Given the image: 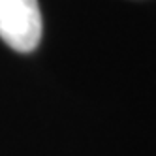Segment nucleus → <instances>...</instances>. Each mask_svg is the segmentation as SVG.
<instances>
[{
    "label": "nucleus",
    "instance_id": "f257e3e1",
    "mask_svg": "<svg viewBox=\"0 0 156 156\" xmlns=\"http://www.w3.org/2000/svg\"><path fill=\"white\" fill-rule=\"evenodd\" d=\"M0 38L15 51H34L41 40L38 0H0Z\"/></svg>",
    "mask_w": 156,
    "mask_h": 156
}]
</instances>
